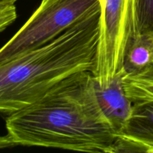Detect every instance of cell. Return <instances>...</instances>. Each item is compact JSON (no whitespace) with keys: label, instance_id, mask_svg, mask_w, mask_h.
Masks as SVG:
<instances>
[{"label":"cell","instance_id":"1","mask_svg":"<svg viewBox=\"0 0 153 153\" xmlns=\"http://www.w3.org/2000/svg\"><path fill=\"white\" fill-rule=\"evenodd\" d=\"M5 123L16 146L116 152L118 135L99 105L91 72L64 79L32 104L7 115Z\"/></svg>","mask_w":153,"mask_h":153},{"label":"cell","instance_id":"2","mask_svg":"<svg viewBox=\"0 0 153 153\" xmlns=\"http://www.w3.org/2000/svg\"><path fill=\"white\" fill-rule=\"evenodd\" d=\"M101 6L43 46L0 63V114L30 105L64 79L95 74Z\"/></svg>","mask_w":153,"mask_h":153},{"label":"cell","instance_id":"3","mask_svg":"<svg viewBox=\"0 0 153 153\" xmlns=\"http://www.w3.org/2000/svg\"><path fill=\"white\" fill-rule=\"evenodd\" d=\"M102 0H42L31 17L0 49V63L52 41Z\"/></svg>","mask_w":153,"mask_h":153},{"label":"cell","instance_id":"4","mask_svg":"<svg viewBox=\"0 0 153 153\" xmlns=\"http://www.w3.org/2000/svg\"><path fill=\"white\" fill-rule=\"evenodd\" d=\"M97 68L101 87L123 69L128 49L137 37L134 0H102Z\"/></svg>","mask_w":153,"mask_h":153},{"label":"cell","instance_id":"5","mask_svg":"<svg viewBox=\"0 0 153 153\" xmlns=\"http://www.w3.org/2000/svg\"><path fill=\"white\" fill-rule=\"evenodd\" d=\"M119 152H153V100L133 103L131 114L118 134Z\"/></svg>","mask_w":153,"mask_h":153},{"label":"cell","instance_id":"6","mask_svg":"<svg viewBox=\"0 0 153 153\" xmlns=\"http://www.w3.org/2000/svg\"><path fill=\"white\" fill-rule=\"evenodd\" d=\"M126 74L123 69L105 87L100 86L94 76L97 101L117 135L129 117L133 108L132 102L126 96L124 88L123 79Z\"/></svg>","mask_w":153,"mask_h":153},{"label":"cell","instance_id":"7","mask_svg":"<svg viewBox=\"0 0 153 153\" xmlns=\"http://www.w3.org/2000/svg\"><path fill=\"white\" fill-rule=\"evenodd\" d=\"M125 92L132 103L153 100V62L139 71L126 74Z\"/></svg>","mask_w":153,"mask_h":153},{"label":"cell","instance_id":"8","mask_svg":"<svg viewBox=\"0 0 153 153\" xmlns=\"http://www.w3.org/2000/svg\"><path fill=\"white\" fill-rule=\"evenodd\" d=\"M152 36H137L124 60L123 70L126 74L139 71L152 62Z\"/></svg>","mask_w":153,"mask_h":153},{"label":"cell","instance_id":"9","mask_svg":"<svg viewBox=\"0 0 153 153\" xmlns=\"http://www.w3.org/2000/svg\"><path fill=\"white\" fill-rule=\"evenodd\" d=\"M137 34L153 37V0H134Z\"/></svg>","mask_w":153,"mask_h":153},{"label":"cell","instance_id":"10","mask_svg":"<svg viewBox=\"0 0 153 153\" xmlns=\"http://www.w3.org/2000/svg\"><path fill=\"white\" fill-rule=\"evenodd\" d=\"M15 0L0 2V34L9 25H11L17 17Z\"/></svg>","mask_w":153,"mask_h":153},{"label":"cell","instance_id":"11","mask_svg":"<svg viewBox=\"0 0 153 153\" xmlns=\"http://www.w3.org/2000/svg\"><path fill=\"white\" fill-rule=\"evenodd\" d=\"M16 146V143L10 139L7 134L4 136H0V149L13 147Z\"/></svg>","mask_w":153,"mask_h":153},{"label":"cell","instance_id":"12","mask_svg":"<svg viewBox=\"0 0 153 153\" xmlns=\"http://www.w3.org/2000/svg\"><path fill=\"white\" fill-rule=\"evenodd\" d=\"M7 1V0H0V2H2V1ZM15 1H17V0H15Z\"/></svg>","mask_w":153,"mask_h":153},{"label":"cell","instance_id":"13","mask_svg":"<svg viewBox=\"0 0 153 153\" xmlns=\"http://www.w3.org/2000/svg\"><path fill=\"white\" fill-rule=\"evenodd\" d=\"M152 62H153V48H152Z\"/></svg>","mask_w":153,"mask_h":153}]
</instances>
